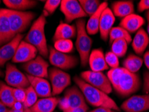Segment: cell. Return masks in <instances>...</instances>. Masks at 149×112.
Returning a JSON list of instances; mask_svg holds the SVG:
<instances>
[{
  "label": "cell",
  "mask_w": 149,
  "mask_h": 112,
  "mask_svg": "<svg viewBox=\"0 0 149 112\" xmlns=\"http://www.w3.org/2000/svg\"><path fill=\"white\" fill-rule=\"evenodd\" d=\"M3 76V73L1 69H0V77H2Z\"/></svg>",
  "instance_id": "46"
},
{
  "label": "cell",
  "mask_w": 149,
  "mask_h": 112,
  "mask_svg": "<svg viewBox=\"0 0 149 112\" xmlns=\"http://www.w3.org/2000/svg\"><path fill=\"white\" fill-rule=\"evenodd\" d=\"M5 81L6 84L13 88L26 89L30 85L27 76L11 63L6 65Z\"/></svg>",
  "instance_id": "10"
},
{
  "label": "cell",
  "mask_w": 149,
  "mask_h": 112,
  "mask_svg": "<svg viewBox=\"0 0 149 112\" xmlns=\"http://www.w3.org/2000/svg\"><path fill=\"white\" fill-rule=\"evenodd\" d=\"M54 43V49L63 53H70L74 50L73 42L71 40H58Z\"/></svg>",
  "instance_id": "32"
},
{
  "label": "cell",
  "mask_w": 149,
  "mask_h": 112,
  "mask_svg": "<svg viewBox=\"0 0 149 112\" xmlns=\"http://www.w3.org/2000/svg\"><path fill=\"white\" fill-rule=\"evenodd\" d=\"M73 79L77 86L82 92L86 102L92 106L107 107L114 111H120L116 103L108 96V94L89 85L79 77L75 76Z\"/></svg>",
  "instance_id": "2"
},
{
  "label": "cell",
  "mask_w": 149,
  "mask_h": 112,
  "mask_svg": "<svg viewBox=\"0 0 149 112\" xmlns=\"http://www.w3.org/2000/svg\"><path fill=\"white\" fill-rule=\"evenodd\" d=\"M11 109L8 108L6 105H4L1 101H0V112H10Z\"/></svg>",
  "instance_id": "42"
},
{
  "label": "cell",
  "mask_w": 149,
  "mask_h": 112,
  "mask_svg": "<svg viewBox=\"0 0 149 112\" xmlns=\"http://www.w3.org/2000/svg\"><path fill=\"white\" fill-rule=\"evenodd\" d=\"M38 95L34 89L30 86L26 89V99L24 102V107L26 108H31L38 101Z\"/></svg>",
  "instance_id": "33"
},
{
  "label": "cell",
  "mask_w": 149,
  "mask_h": 112,
  "mask_svg": "<svg viewBox=\"0 0 149 112\" xmlns=\"http://www.w3.org/2000/svg\"><path fill=\"white\" fill-rule=\"evenodd\" d=\"M75 26L77 28L75 47L79 54L81 65L82 67H86L91 53L92 39L87 32L86 24L84 19H77Z\"/></svg>",
  "instance_id": "4"
},
{
  "label": "cell",
  "mask_w": 149,
  "mask_h": 112,
  "mask_svg": "<svg viewBox=\"0 0 149 112\" xmlns=\"http://www.w3.org/2000/svg\"><path fill=\"white\" fill-rule=\"evenodd\" d=\"M105 59H106L107 65L109 67H111V69H116V68L119 67V58L111 51L108 52L105 54Z\"/></svg>",
  "instance_id": "35"
},
{
  "label": "cell",
  "mask_w": 149,
  "mask_h": 112,
  "mask_svg": "<svg viewBox=\"0 0 149 112\" xmlns=\"http://www.w3.org/2000/svg\"><path fill=\"white\" fill-rule=\"evenodd\" d=\"M24 112H33V111L31 110V109L30 108H26V107H24Z\"/></svg>",
  "instance_id": "44"
},
{
  "label": "cell",
  "mask_w": 149,
  "mask_h": 112,
  "mask_svg": "<svg viewBox=\"0 0 149 112\" xmlns=\"http://www.w3.org/2000/svg\"><path fill=\"white\" fill-rule=\"evenodd\" d=\"M89 109L88 106H84V107H77V108L68 109V110L63 111V112H87V110Z\"/></svg>",
  "instance_id": "39"
},
{
  "label": "cell",
  "mask_w": 149,
  "mask_h": 112,
  "mask_svg": "<svg viewBox=\"0 0 149 112\" xmlns=\"http://www.w3.org/2000/svg\"><path fill=\"white\" fill-rule=\"evenodd\" d=\"M138 11L142 12L145 10H149V0H141L139 2L137 6Z\"/></svg>",
  "instance_id": "38"
},
{
  "label": "cell",
  "mask_w": 149,
  "mask_h": 112,
  "mask_svg": "<svg viewBox=\"0 0 149 112\" xmlns=\"http://www.w3.org/2000/svg\"><path fill=\"white\" fill-rule=\"evenodd\" d=\"M143 80V91L146 94H149V71L144 72Z\"/></svg>",
  "instance_id": "37"
},
{
  "label": "cell",
  "mask_w": 149,
  "mask_h": 112,
  "mask_svg": "<svg viewBox=\"0 0 149 112\" xmlns=\"http://www.w3.org/2000/svg\"><path fill=\"white\" fill-rule=\"evenodd\" d=\"M143 62H144L146 67H147V69L149 70V50L146 51L144 54V58H143Z\"/></svg>",
  "instance_id": "41"
},
{
  "label": "cell",
  "mask_w": 149,
  "mask_h": 112,
  "mask_svg": "<svg viewBox=\"0 0 149 112\" xmlns=\"http://www.w3.org/2000/svg\"><path fill=\"white\" fill-rule=\"evenodd\" d=\"M61 1L60 0H48L46 1L44 6L43 14L47 17L49 15L54 14L56 9L61 5Z\"/></svg>",
  "instance_id": "34"
},
{
  "label": "cell",
  "mask_w": 149,
  "mask_h": 112,
  "mask_svg": "<svg viewBox=\"0 0 149 112\" xmlns=\"http://www.w3.org/2000/svg\"><path fill=\"white\" fill-rule=\"evenodd\" d=\"M145 23V20L142 16L132 14L122 19L120 26L129 33L137 32Z\"/></svg>",
  "instance_id": "21"
},
{
  "label": "cell",
  "mask_w": 149,
  "mask_h": 112,
  "mask_svg": "<svg viewBox=\"0 0 149 112\" xmlns=\"http://www.w3.org/2000/svg\"><path fill=\"white\" fill-rule=\"evenodd\" d=\"M88 63L91 71L94 72H102L108 70L109 67L105 59V54L102 49H94L89 54Z\"/></svg>",
  "instance_id": "19"
},
{
  "label": "cell",
  "mask_w": 149,
  "mask_h": 112,
  "mask_svg": "<svg viewBox=\"0 0 149 112\" xmlns=\"http://www.w3.org/2000/svg\"><path fill=\"white\" fill-rule=\"evenodd\" d=\"M12 32L15 36L21 34L29 27L32 21L36 17L32 12H20L5 9Z\"/></svg>",
  "instance_id": "5"
},
{
  "label": "cell",
  "mask_w": 149,
  "mask_h": 112,
  "mask_svg": "<svg viewBox=\"0 0 149 112\" xmlns=\"http://www.w3.org/2000/svg\"><path fill=\"white\" fill-rule=\"evenodd\" d=\"M38 50L34 46L22 40L17 47L16 53L12 58V62L15 63H26L32 61L37 56Z\"/></svg>",
  "instance_id": "14"
},
{
  "label": "cell",
  "mask_w": 149,
  "mask_h": 112,
  "mask_svg": "<svg viewBox=\"0 0 149 112\" xmlns=\"http://www.w3.org/2000/svg\"><path fill=\"white\" fill-rule=\"evenodd\" d=\"M108 7V2H102L99 9L89 17V20L87 21L86 24V30L89 35H95L99 32V25L101 16H102L103 11Z\"/></svg>",
  "instance_id": "25"
},
{
  "label": "cell",
  "mask_w": 149,
  "mask_h": 112,
  "mask_svg": "<svg viewBox=\"0 0 149 112\" xmlns=\"http://www.w3.org/2000/svg\"><path fill=\"white\" fill-rule=\"evenodd\" d=\"M49 59L50 64L61 70L73 69L79 63L77 56L58 52L52 47L49 48Z\"/></svg>",
  "instance_id": "8"
},
{
  "label": "cell",
  "mask_w": 149,
  "mask_h": 112,
  "mask_svg": "<svg viewBox=\"0 0 149 112\" xmlns=\"http://www.w3.org/2000/svg\"><path fill=\"white\" fill-rule=\"evenodd\" d=\"M22 68L29 75L44 79L49 77V63L42 56H37L29 62L24 63Z\"/></svg>",
  "instance_id": "12"
},
{
  "label": "cell",
  "mask_w": 149,
  "mask_h": 112,
  "mask_svg": "<svg viewBox=\"0 0 149 112\" xmlns=\"http://www.w3.org/2000/svg\"><path fill=\"white\" fill-rule=\"evenodd\" d=\"M146 19H147V21L148 22V23H149V10L147 11V12H146Z\"/></svg>",
  "instance_id": "45"
},
{
  "label": "cell",
  "mask_w": 149,
  "mask_h": 112,
  "mask_svg": "<svg viewBox=\"0 0 149 112\" xmlns=\"http://www.w3.org/2000/svg\"><path fill=\"white\" fill-rule=\"evenodd\" d=\"M147 34L149 36V23L148 24V26H147Z\"/></svg>",
  "instance_id": "47"
},
{
  "label": "cell",
  "mask_w": 149,
  "mask_h": 112,
  "mask_svg": "<svg viewBox=\"0 0 149 112\" xmlns=\"http://www.w3.org/2000/svg\"><path fill=\"white\" fill-rule=\"evenodd\" d=\"M46 17H47L42 13L32 24L24 39L26 42L36 48L43 58H48L49 54V49L48 48L45 36V26L47 24Z\"/></svg>",
  "instance_id": "3"
},
{
  "label": "cell",
  "mask_w": 149,
  "mask_h": 112,
  "mask_svg": "<svg viewBox=\"0 0 149 112\" xmlns=\"http://www.w3.org/2000/svg\"><path fill=\"white\" fill-rule=\"evenodd\" d=\"M89 112H116V111L111 109L109 108H107V107H96L95 109H94L93 110L89 111Z\"/></svg>",
  "instance_id": "40"
},
{
  "label": "cell",
  "mask_w": 149,
  "mask_h": 112,
  "mask_svg": "<svg viewBox=\"0 0 149 112\" xmlns=\"http://www.w3.org/2000/svg\"><path fill=\"white\" fill-rule=\"evenodd\" d=\"M115 20V16L110 8L108 7L103 11L100 21L99 32L101 38L104 41H106L108 39L109 34L113 28Z\"/></svg>",
  "instance_id": "16"
},
{
  "label": "cell",
  "mask_w": 149,
  "mask_h": 112,
  "mask_svg": "<svg viewBox=\"0 0 149 112\" xmlns=\"http://www.w3.org/2000/svg\"><path fill=\"white\" fill-rule=\"evenodd\" d=\"M15 36L11 30L5 9H0V47L12 41Z\"/></svg>",
  "instance_id": "18"
},
{
  "label": "cell",
  "mask_w": 149,
  "mask_h": 112,
  "mask_svg": "<svg viewBox=\"0 0 149 112\" xmlns=\"http://www.w3.org/2000/svg\"><path fill=\"white\" fill-rule=\"evenodd\" d=\"M81 78L89 85L101 90L106 94H109L112 91V86L108 77L102 72L92 71H83L80 74Z\"/></svg>",
  "instance_id": "9"
},
{
  "label": "cell",
  "mask_w": 149,
  "mask_h": 112,
  "mask_svg": "<svg viewBox=\"0 0 149 112\" xmlns=\"http://www.w3.org/2000/svg\"><path fill=\"white\" fill-rule=\"evenodd\" d=\"M118 39H124L128 42V44H130L132 40V36L130 33L127 32L124 28L120 26L113 27L109 34V44L111 45L113 41L118 40Z\"/></svg>",
  "instance_id": "29"
},
{
  "label": "cell",
  "mask_w": 149,
  "mask_h": 112,
  "mask_svg": "<svg viewBox=\"0 0 149 112\" xmlns=\"http://www.w3.org/2000/svg\"><path fill=\"white\" fill-rule=\"evenodd\" d=\"M24 107H20V108H12L10 112H24Z\"/></svg>",
  "instance_id": "43"
},
{
  "label": "cell",
  "mask_w": 149,
  "mask_h": 112,
  "mask_svg": "<svg viewBox=\"0 0 149 112\" xmlns=\"http://www.w3.org/2000/svg\"><path fill=\"white\" fill-rule=\"evenodd\" d=\"M59 99L56 97L41 98L30 109L33 112H53L58 105Z\"/></svg>",
  "instance_id": "24"
},
{
  "label": "cell",
  "mask_w": 149,
  "mask_h": 112,
  "mask_svg": "<svg viewBox=\"0 0 149 112\" xmlns=\"http://www.w3.org/2000/svg\"><path fill=\"white\" fill-rule=\"evenodd\" d=\"M128 42L124 39L116 40L111 44V50L118 58L126 55L128 50Z\"/></svg>",
  "instance_id": "30"
},
{
  "label": "cell",
  "mask_w": 149,
  "mask_h": 112,
  "mask_svg": "<svg viewBox=\"0 0 149 112\" xmlns=\"http://www.w3.org/2000/svg\"><path fill=\"white\" fill-rule=\"evenodd\" d=\"M0 3H1V1H0Z\"/></svg>",
  "instance_id": "48"
},
{
  "label": "cell",
  "mask_w": 149,
  "mask_h": 112,
  "mask_svg": "<svg viewBox=\"0 0 149 112\" xmlns=\"http://www.w3.org/2000/svg\"><path fill=\"white\" fill-rule=\"evenodd\" d=\"M3 2L9 10L20 12H25L37 5V1L34 0H4Z\"/></svg>",
  "instance_id": "26"
},
{
  "label": "cell",
  "mask_w": 149,
  "mask_h": 112,
  "mask_svg": "<svg viewBox=\"0 0 149 112\" xmlns=\"http://www.w3.org/2000/svg\"><path fill=\"white\" fill-rule=\"evenodd\" d=\"M149 45V36L144 28H140L134 37L132 47L138 55H142Z\"/></svg>",
  "instance_id": "23"
},
{
  "label": "cell",
  "mask_w": 149,
  "mask_h": 112,
  "mask_svg": "<svg viewBox=\"0 0 149 112\" xmlns=\"http://www.w3.org/2000/svg\"><path fill=\"white\" fill-rule=\"evenodd\" d=\"M121 109L124 112H144L149 110V94L130 97L122 103Z\"/></svg>",
  "instance_id": "13"
},
{
  "label": "cell",
  "mask_w": 149,
  "mask_h": 112,
  "mask_svg": "<svg viewBox=\"0 0 149 112\" xmlns=\"http://www.w3.org/2000/svg\"><path fill=\"white\" fill-rule=\"evenodd\" d=\"M115 16L124 18L129 15L134 14V6L133 1L130 0L116 1L111 4V8Z\"/></svg>",
  "instance_id": "22"
},
{
  "label": "cell",
  "mask_w": 149,
  "mask_h": 112,
  "mask_svg": "<svg viewBox=\"0 0 149 112\" xmlns=\"http://www.w3.org/2000/svg\"><path fill=\"white\" fill-rule=\"evenodd\" d=\"M23 34H17L10 42L0 47V67H3L6 63L13 58L19 44L23 40Z\"/></svg>",
  "instance_id": "15"
},
{
  "label": "cell",
  "mask_w": 149,
  "mask_h": 112,
  "mask_svg": "<svg viewBox=\"0 0 149 112\" xmlns=\"http://www.w3.org/2000/svg\"><path fill=\"white\" fill-rule=\"evenodd\" d=\"M26 76L29 80L30 86L34 89L38 97L41 98L51 97V85L47 79L44 78L36 77L28 74H26Z\"/></svg>",
  "instance_id": "17"
},
{
  "label": "cell",
  "mask_w": 149,
  "mask_h": 112,
  "mask_svg": "<svg viewBox=\"0 0 149 112\" xmlns=\"http://www.w3.org/2000/svg\"><path fill=\"white\" fill-rule=\"evenodd\" d=\"M13 94L16 102L24 104L26 99V89L13 88Z\"/></svg>",
  "instance_id": "36"
},
{
  "label": "cell",
  "mask_w": 149,
  "mask_h": 112,
  "mask_svg": "<svg viewBox=\"0 0 149 112\" xmlns=\"http://www.w3.org/2000/svg\"><path fill=\"white\" fill-rule=\"evenodd\" d=\"M79 2L85 14L89 16L93 15L99 9L102 3L99 0H81Z\"/></svg>",
  "instance_id": "31"
},
{
  "label": "cell",
  "mask_w": 149,
  "mask_h": 112,
  "mask_svg": "<svg viewBox=\"0 0 149 112\" xmlns=\"http://www.w3.org/2000/svg\"><path fill=\"white\" fill-rule=\"evenodd\" d=\"M0 101L10 109H12L16 103L13 94V87L1 81H0Z\"/></svg>",
  "instance_id": "27"
},
{
  "label": "cell",
  "mask_w": 149,
  "mask_h": 112,
  "mask_svg": "<svg viewBox=\"0 0 149 112\" xmlns=\"http://www.w3.org/2000/svg\"><path fill=\"white\" fill-rule=\"evenodd\" d=\"M60 10L67 24L72 22L74 19H83V17L87 16L79 2L77 0H63L60 5Z\"/></svg>",
  "instance_id": "11"
},
{
  "label": "cell",
  "mask_w": 149,
  "mask_h": 112,
  "mask_svg": "<svg viewBox=\"0 0 149 112\" xmlns=\"http://www.w3.org/2000/svg\"><path fill=\"white\" fill-rule=\"evenodd\" d=\"M107 77L112 88L121 97H128L141 88V80L139 74L129 72L123 67L111 69Z\"/></svg>",
  "instance_id": "1"
},
{
  "label": "cell",
  "mask_w": 149,
  "mask_h": 112,
  "mask_svg": "<svg viewBox=\"0 0 149 112\" xmlns=\"http://www.w3.org/2000/svg\"><path fill=\"white\" fill-rule=\"evenodd\" d=\"M58 105L63 111L77 107L87 106L86 100L77 86H73L66 89L64 96L59 99Z\"/></svg>",
  "instance_id": "6"
},
{
  "label": "cell",
  "mask_w": 149,
  "mask_h": 112,
  "mask_svg": "<svg viewBox=\"0 0 149 112\" xmlns=\"http://www.w3.org/2000/svg\"><path fill=\"white\" fill-rule=\"evenodd\" d=\"M76 36V26L61 22L56 28L52 37V41L54 42L58 40H71Z\"/></svg>",
  "instance_id": "20"
},
{
  "label": "cell",
  "mask_w": 149,
  "mask_h": 112,
  "mask_svg": "<svg viewBox=\"0 0 149 112\" xmlns=\"http://www.w3.org/2000/svg\"><path fill=\"white\" fill-rule=\"evenodd\" d=\"M143 60L139 56L130 54L123 61V68L132 73L136 72L141 69Z\"/></svg>",
  "instance_id": "28"
},
{
  "label": "cell",
  "mask_w": 149,
  "mask_h": 112,
  "mask_svg": "<svg viewBox=\"0 0 149 112\" xmlns=\"http://www.w3.org/2000/svg\"><path fill=\"white\" fill-rule=\"evenodd\" d=\"M49 77L52 88V95H58L71 85V76L67 72L57 68H51L49 71Z\"/></svg>",
  "instance_id": "7"
}]
</instances>
